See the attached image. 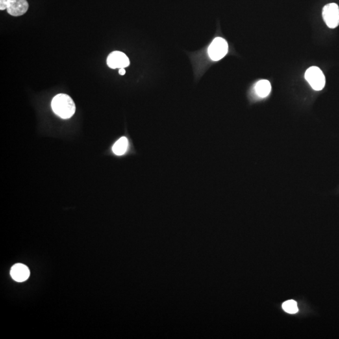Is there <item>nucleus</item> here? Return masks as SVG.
<instances>
[{
  "label": "nucleus",
  "mask_w": 339,
  "mask_h": 339,
  "mask_svg": "<svg viewBox=\"0 0 339 339\" xmlns=\"http://www.w3.org/2000/svg\"><path fill=\"white\" fill-rule=\"evenodd\" d=\"M52 110L62 119H69L75 114V104L69 95L59 94L56 95L52 101Z\"/></svg>",
  "instance_id": "obj_1"
},
{
  "label": "nucleus",
  "mask_w": 339,
  "mask_h": 339,
  "mask_svg": "<svg viewBox=\"0 0 339 339\" xmlns=\"http://www.w3.org/2000/svg\"><path fill=\"white\" fill-rule=\"evenodd\" d=\"M306 81L314 90H322L325 85V77L320 68L313 66L306 70L305 75Z\"/></svg>",
  "instance_id": "obj_2"
},
{
  "label": "nucleus",
  "mask_w": 339,
  "mask_h": 339,
  "mask_svg": "<svg viewBox=\"0 0 339 339\" xmlns=\"http://www.w3.org/2000/svg\"><path fill=\"white\" fill-rule=\"evenodd\" d=\"M227 43L225 39L221 38H215L208 49L210 58L214 61H218L222 59L227 54Z\"/></svg>",
  "instance_id": "obj_3"
},
{
  "label": "nucleus",
  "mask_w": 339,
  "mask_h": 339,
  "mask_svg": "<svg viewBox=\"0 0 339 339\" xmlns=\"http://www.w3.org/2000/svg\"><path fill=\"white\" fill-rule=\"evenodd\" d=\"M322 16L326 25L335 28L339 25V7L338 4L329 3L323 8Z\"/></svg>",
  "instance_id": "obj_4"
},
{
  "label": "nucleus",
  "mask_w": 339,
  "mask_h": 339,
  "mask_svg": "<svg viewBox=\"0 0 339 339\" xmlns=\"http://www.w3.org/2000/svg\"><path fill=\"white\" fill-rule=\"evenodd\" d=\"M107 64L111 69H121L130 66L129 58L122 52H112L107 58Z\"/></svg>",
  "instance_id": "obj_5"
},
{
  "label": "nucleus",
  "mask_w": 339,
  "mask_h": 339,
  "mask_svg": "<svg viewBox=\"0 0 339 339\" xmlns=\"http://www.w3.org/2000/svg\"><path fill=\"white\" fill-rule=\"evenodd\" d=\"M29 8L27 0H8L7 12L13 17L22 16Z\"/></svg>",
  "instance_id": "obj_6"
},
{
  "label": "nucleus",
  "mask_w": 339,
  "mask_h": 339,
  "mask_svg": "<svg viewBox=\"0 0 339 339\" xmlns=\"http://www.w3.org/2000/svg\"><path fill=\"white\" fill-rule=\"evenodd\" d=\"M11 276L15 281L23 282L30 277V270L25 264H19L12 266L10 271Z\"/></svg>",
  "instance_id": "obj_7"
},
{
  "label": "nucleus",
  "mask_w": 339,
  "mask_h": 339,
  "mask_svg": "<svg viewBox=\"0 0 339 339\" xmlns=\"http://www.w3.org/2000/svg\"><path fill=\"white\" fill-rule=\"evenodd\" d=\"M129 147V141L126 136L121 137L113 145L112 151L114 155L122 156L125 155Z\"/></svg>",
  "instance_id": "obj_8"
},
{
  "label": "nucleus",
  "mask_w": 339,
  "mask_h": 339,
  "mask_svg": "<svg viewBox=\"0 0 339 339\" xmlns=\"http://www.w3.org/2000/svg\"><path fill=\"white\" fill-rule=\"evenodd\" d=\"M271 86L268 80H260L256 83L255 91L256 94L262 98L268 96L271 93Z\"/></svg>",
  "instance_id": "obj_9"
},
{
  "label": "nucleus",
  "mask_w": 339,
  "mask_h": 339,
  "mask_svg": "<svg viewBox=\"0 0 339 339\" xmlns=\"http://www.w3.org/2000/svg\"><path fill=\"white\" fill-rule=\"evenodd\" d=\"M282 308L286 313L290 314H295L299 312L297 303L295 301H293V300L284 301L282 303Z\"/></svg>",
  "instance_id": "obj_10"
},
{
  "label": "nucleus",
  "mask_w": 339,
  "mask_h": 339,
  "mask_svg": "<svg viewBox=\"0 0 339 339\" xmlns=\"http://www.w3.org/2000/svg\"><path fill=\"white\" fill-rule=\"evenodd\" d=\"M8 0H0V10H5L7 9Z\"/></svg>",
  "instance_id": "obj_11"
},
{
  "label": "nucleus",
  "mask_w": 339,
  "mask_h": 339,
  "mask_svg": "<svg viewBox=\"0 0 339 339\" xmlns=\"http://www.w3.org/2000/svg\"><path fill=\"white\" fill-rule=\"evenodd\" d=\"M125 73H126V71H125V68L119 69V75H125Z\"/></svg>",
  "instance_id": "obj_12"
}]
</instances>
